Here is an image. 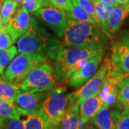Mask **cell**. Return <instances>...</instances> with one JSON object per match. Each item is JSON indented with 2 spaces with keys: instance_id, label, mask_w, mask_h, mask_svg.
I'll use <instances>...</instances> for the list:
<instances>
[{
  "instance_id": "cell-7",
  "label": "cell",
  "mask_w": 129,
  "mask_h": 129,
  "mask_svg": "<svg viewBox=\"0 0 129 129\" xmlns=\"http://www.w3.org/2000/svg\"><path fill=\"white\" fill-rule=\"evenodd\" d=\"M108 61L109 60L106 58L101 68H98L91 78L89 79L79 89L68 95L70 103H78L79 105L85 99L98 95V92L101 90L106 80Z\"/></svg>"
},
{
  "instance_id": "cell-28",
  "label": "cell",
  "mask_w": 129,
  "mask_h": 129,
  "mask_svg": "<svg viewBox=\"0 0 129 129\" xmlns=\"http://www.w3.org/2000/svg\"><path fill=\"white\" fill-rule=\"evenodd\" d=\"M13 42L9 34L6 32L5 26L3 25L0 29V49H6L12 46Z\"/></svg>"
},
{
  "instance_id": "cell-4",
  "label": "cell",
  "mask_w": 129,
  "mask_h": 129,
  "mask_svg": "<svg viewBox=\"0 0 129 129\" xmlns=\"http://www.w3.org/2000/svg\"><path fill=\"white\" fill-rule=\"evenodd\" d=\"M22 92H42L54 89L56 80L51 64L45 62L28 73L17 85Z\"/></svg>"
},
{
  "instance_id": "cell-24",
  "label": "cell",
  "mask_w": 129,
  "mask_h": 129,
  "mask_svg": "<svg viewBox=\"0 0 129 129\" xmlns=\"http://www.w3.org/2000/svg\"><path fill=\"white\" fill-rule=\"evenodd\" d=\"M72 3H73L72 8L69 12H65L68 17L81 22L96 24L92 17L86 12H85L80 6H78L75 2H72Z\"/></svg>"
},
{
  "instance_id": "cell-9",
  "label": "cell",
  "mask_w": 129,
  "mask_h": 129,
  "mask_svg": "<svg viewBox=\"0 0 129 129\" xmlns=\"http://www.w3.org/2000/svg\"><path fill=\"white\" fill-rule=\"evenodd\" d=\"M111 62L126 75H129V32H124L113 43Z\"/></svg>"
},
{
  "instance_id": "cell-6",
  "label": "cell",
  "mask_w": 129,
  "mask_h": 129,
  "mask_svg": "<svg viewBox=\"0 0 129 129\" xmlns=\"http://www.w3.org/2000/svg\"><path fill=\"white\" fill-rule=\"evenodd\" d=\"M63 92V88H55L42 102L41 109L49 120V129H59L60 123L68 107V95H66Z\"/></svg>"
},
{
  "instance_id": "cell-11",
  "label": "cell",
  "mask_w": 129,
  "mask_h": 129,
  "mask_svg": "<svg viewBox=\"0 0 129 129\" xmlns=\"http://www.w3.org/2000/svg\"><path fill=\"white\" fill-rule=\"evenodd\" d=\"M103 53L88 59L80 69L72 75L68 82L70 85L75 88H78L83 85L96 73L101 63Z\"/></svg>"
},
{
  "instance_id": "cell-35",
  "label": "cell",
  "mask_w": 129,
  "mask_h": 129,
  "mask_svg": "<svg viewBox=\"0 0 129 129\" xmlns=\"http://www.w3.org/2000/svg\"><path fill=\"white\" fill-rule=\"evenodd\" d=\"M125 8V14L127 15V17L128 16L129 14V0L128 1L127 4L124 6Z\"/></svg>"
},
{
  "instance_id": "cell-31",
  "label": "cell",
  "mask_w": 129,
  "mask_h": 129,
  "mask_svg": "<svg viewBox=\"0 0 129 129\" xmlns=\"http://www.w3.org/2000/svg\"><path fill=\"white\" fill-rule=\"evenodd\" d=\"M5 129H24L23 120L20 119H9Z\"/></svg>"
},
{
  "instance_id": "cell-30",
  "label": "cell",
  "mask_w": 129,
  "mask_h": 129,
  "mask_svg": "<svg viewBox=\"0 0 129 129\" xmlns=\"http://www.w3.org/2000/svg\"><path fill=\"white\" fill-rule=\"evenodd\" d=\"M50 2L55 7L62 9L65 12H69L73 6L70 0H50Z\"/></svg>"
},
{
  "instance_id": "cell-10",
  "label": "cell",
  "mask_w": 129,
  "mask_h": 129,
  "mask_svg": "<svg viewBox=\"0 0 129 129\" xmlns=\"http://www.w3.org/2000/svg\"><path fill=\"white\" fill-rule=\"evenodd\" d=\"M32 17L29 14L19 9L16 11L12 17L7 24L4 25L6 32L9 34L12 40L14 43L19 37L22 36L30 27Z\"/></svg>"
},
{
  "instance_id": "cell-40",
  "label": "cell",
  "mask_w": 129,
  "mask_h": 129,
  "mask_svg": "<svg viewBox=\"0 0 129 129\" xmlns=\"http://www.w3.org/2000/svg\"><path fill=\"white\" fill-rule=\"evenodd\" d=\"M70 1H71L72 2H76L77 0H70Z\"/></svg>"
},
{
  "instance_id": "cell-36",
  "label": "cell",
  "mask_w": 129,
  "mask_h": 129,
  "mask_svg": "<svg viewBox=\"0 0 129 129\" xmlns=\"http://www.w3.org/2000/svg\"><path fill=\"white\" fill-rule=\"evenodd\" d=\"M128 0H117L118 5H123V6H125V5H126L127 2H128Z\"/></svg>"
},
{
  "instance_id": "cell-2",
  "label": "cell",
  "mask_w": 129,
  "mask_h": 129,
  "mask_svg": "<svg viewBox=\"0 0 129 129\" xmlns=\"http://www.w3.org/2000/svg\"><path fill=\"white\" fill-rule=\"evenodd\" d=\"M103 45L62 47L55 59V72L60 80L69 82L72 75L83 67L88 59L103 53Z\"/></svg>"
},
{
  "instance_id": "cell-17",
  "label": "cell",
  "mask_w": 129,
  "mask_h": 129,
  "mask_svg": "<svg viewBox=\"0 0 129 129\" xmlns=\"http://www.w3.org/2000/svg\"><path fill=\"white\" fill-rule=\"evenodd\" d=\"M24 129H49L50 122L46 115L40 108L29 114L23 120Z\"/></svg>"
},
{
  "instance_id": "cell-15",
  "label": "cell",
  "mask_w": 129,
  "mask_h": 129,
  "mask_svg": "<svg viewBox=\"0 0 129 129\" xmlns=\"http://www.w3.org/2000/svg\"><path fill=\"white\" fill-rule=\"evenodd\" d=\"M126 17L124 6L120 5L114 6L107 20V37H113L119 30Z\"/></svg>"
},
{
  "instance_id": "cell-1",
  "label": "cell",
  "mask_w": 129,
  "mask_h": 129,
  "mask_svg": "<svg viewBox=\"0 0 129 129\" xmlns=\"http://www.w3.org/2000/svg\"><path fill=\"white\" fill-rule=\"evenodd\" d=\"M62 47L59 40L40 27L34 18L30 27L17 42V51L21 53H33L54 60Z\"/></svg>"
},
{
  "instance_id": "cell-14",
  "label": "cell",
  "mask_w": 129,
  "mask_h": 129,
  "mask_svg": "<svg viewBox=\"0 0 129 129\" xmlns=\"http://www.w3.org/2000/svg\"><path fill=\"white\" fill-rule=\"evenodd\" d=\"M103 105L98 95L85 99L78 105L80 121L83 123H88L95 117Z\"/></svg>"
},
{
  "instance_id": "cell-39",
  "label": "cell",
  "mask_w": 129,
  "mask_h": 129,
  "mask_svg": "<svg viewBox=\"0 0 129 129\" xmlns=\"http://www.w3.org/2000/svg\"><path fill=\"white\" fill-rule=\"evenodd\" d=\"M4 126L5 125H0V129H4Z\"/></svg>"
},
{
  "instance_id": "cell-3",
  "label": "cell",
  "mask_w": 129,
  "mask_h": 129,
  "mask_svg": "<svg viewBox=\"0 0 129 129\" xmlns=\"http://www.w3.org/2000/svg\"><path fill=\"white\" fill-rule=\"evenodd\" d=\"M107 37L96 24L81 22L68 17L61 44L63 47L105 45Z\"/></svg>"
},
{
  "instance_id": "cell-12",
  "label": "cell",
  "mask_w": 129,
  "mask_h": 129,
  "mask_svg": "<svg viewBox=\"0 0 129 129\" xmlns=\"http://www.w3.org/2000/svg\"><path fill=\"white\" fill-rule=\"evenodd\" d=\"M45 92H21L17 95L14 101V105L27 111L29 114L41 108L42 102L47 95Z\"/></svg>"
},
{
  "instance_id": "cell-37",
  "label": "cell",
  "mask_w": 129,
  "mask_h": 129,
  "mask_svg": "<svg viewBox=\"0 0 129 129\" xmlns=\"http://www.w3.org/2000/svg\"><path fill=\"white\" fill-rule=\"evenodd\" d=\"M0 125H5V120L0 117Z\"/></svg>"
},
{
  "instance_id": "cell-21",
  "label": "cell",
  "mask_w": 129,
  "mask_h": 129,
  "mask_svg": "<svg viewBox=\"0 0 129 129\" xmlns=\"http://www.w3.org/2000/svg\"><path fill=\"white\" fill-rule=\"evenodd\" d=\"M20 92L18 86L14 83L6 80L0 81V99L10 104H14V101Z\"/></svg>"
},
{
  "instance_id": "cell-13",
  "label": "cell",
  "mask_w": 129,
  "mask_h": 129,
  "mask_svg": "<svg viewBox=\"0 0 129 129\" xmlns=\"http://www.w3.org/2000/svg\"><path fill=\"white\" fill-rule=\"evenodd\" d=\"M119 115L120 112L111 111L108 106L103 105L90 123L98 129H115Z\"/></svg>"
},
{
  "instance_id": "cell-41",
  "label": "cell",
  "mask_w": 129,
  "mask_h": 129,
  "mask_svg": "<svg viewBox=\"0 0 129 129\" xmlns=\"http://www.w3.org/2000/svg\"><path fill=\"white\" fill-rule=\"evenodd\" d=\"M1 80H2V79H0V81H1Z\"/></svg>"
},
{
  "instance_id": "cell-19",
  "label": "cell",
  "mask_w": 129,
  "mask_h": 129,
  "mask_svg": "<svg viewBox=\"0 0 129 129\" xmlns=\"http://www.w3.org/2000/svg\"><path fill=\"white\" fill-rule=\"evenodd\" d=\"M27 111H24L14 104H10L0 99V117L5 119H20L22 115H28Z\"/></svg>"
},
{
  "instance_id": "cell-22",
  "label": "cell",
  "mask_w": 129,
  "mask_h": 129,
  "mask_svg": "<svg viewBox=\"0 0 129 129\" xmlns=\"http://www.w3.org/2000/svg\"><path fill=\"white\" fill-rule=\"evenodd\" d=\"M118 88V104L124 110H129V75L120 81Z\"/></svg>"
},
{
  "instance_id": "cell-25",
  "label": "cell",
  "mask_w": 129,
  "mask_h": 129,
  "mask_svg": "<svg viewBox=\"0 0 129 129\" xmlns=\"http://www.w3.org/2000/svg\"><path fill=\"white\" fill-rule=\"evenodd\" d=\"M18 51L17 47L11 46L6 49H0V72L1 75L4 73L7 66L12 62V60L17 55Z\"/></svg>"
},
{
  "instance_id": "cell-16",
  "label": "cell",
  "mask_w": 129,
  "mask_h": 129,
  "mask_svg": "<svg viewBox=\"0 0 129 129\" xmlns=\"http://www.w3.org/2000/svg\"><path fill=\"white\" fill-rule=\"evenodd\" d=\"M83 124L80 120L78 104L69 103L59 129H81Z\"/></svg>"
},
{
  "instance_id": "cell-20",
  "label": "cell",
  "mask_w": 129,
  "mask_h": 129,
  "mask_svg": "<svg viewBox=\"0 0 129 129\" xmlns=\"http://www.w3.org/2000/svg\"><path fill=\"white\" fill-rule=\"evenodd\" d=\"M94 5L96 15L99 21V27L107 37V20L114 6L103 4L98 0H91Z\"/></svg>"
},
{
  "instance_id": "cell-43",
  "label": "cell",
  "mask_w": 129,
  "mask_h": 129,
  "mask_svg": "<svg viewBox=\"0 0 129 129\" xmlns=\"http://www.w3.org/2000/svg\"><path fill=\"white\" fill-rule=\"evenodd\" d=\"M0 74H1V72H0Z\"/></svg>"
},
{
  "instance_id": "cell-34",
  "label": "cell",
  "mask_w": 129,
  "mask_h": 129,
  "mask_svg": "<svg viewBox=\"0 0 129 129\" xmlns=\"http://www.w3.org/2000/svg\"><path fill=\"white\" fill-rule=\"evenodd\" d=\"M81 129H98L92 127L91 125H87V123H84V124L82 125V128Z\"/></svg>"
},
{
  "instance_id": "cell-27",
  "label": "cell",
  "mask_w": 129,
  "mask_h": 129,
  "mask_svg": "<svg viewBox=\"0 0 129 129\" xmlns=\"http://www.w3.org/2000/svg\"><path fill=\"white\" fill-rule=\"evenodd\" d=\"M115 129H129V110H123L120 113Z\"/></svg>"
},
{
  "instance_id": "cell-8",
  "label": "cell",
  "mask_w": 129,
  "mask_h": 129,
  "mask_svg": "<svg viewBox=\"0 0 129 129\" xmlns=\"http://www.w3.org/2000/svg\"><path fill=\"white\" fill-rule=\"evenodd\" d=\"M34 14L46 24L57 37L62 38L68 20L65 12L53 6H49L38 9L34 12Z\"/></svg>"
},
{
  "instance_id": "cell-33",
  "label": "cell",
  "mask_w": 129,
  "mask_h": 129,
  "mask_svg": "<svg viewBox=\"0 0 129 129\" xmlns=\"http://www.w3.org/2000/svg\"><path fill=\"white\" fill-rule=\"evenodd\" d=\"M99 2H101L103 4H106V5H111L113 6H116L118 5L117 0H98Z\"/></svg>"
},
{
  "instance_id": "cell-18",
  "label": "cell",
  "mask_w": 129,
  "mask_h": 129,
  "mask_svg": "<svg viewBox=\"0 0 129 129\" xmlns=\"http://www.w3.org/2000/svg\"><path fill=\"white\" fill-rule=\"evenodd\" d=\"M118 85L105 81L98 95L101 98L104 105L110 107L115 106L116 103H118Z\"/></svg>"
},
{
  "instance_id": "cell-26",
  "label": "cell",
  "mask_w": 129,
  "mask_h": 129,
  "mask_svg": "<svg viewBox=\"0 0 129 129\" xmlns=\"http://www.w3.org/2000/svg\"><path fill=\"white\" fill-rule=\"evenodd\" d=\"M75 2L78 6H80L85 12H86L95 21L97 25L99 27V21L97 17L95 7L92 1L91 0H77Z\"/></svg>"
},
{
  "instance_id": "cell-29",
  "label": "cell",
  "mask_w": 129,
  "mask_h": 129,
  "mask_svg": "<svg viewBox=\"0 0 129 129\" xmlns=\"http://www.w3.org/2000/svg\"><path fill=\"white\" fill-rule=\"evenodd\" d=\"M21 9H23L28 14L34 13L38 9H41L40 5L36 0H24Z\"/></svg>"
},
{
  "instance_id": "cell-5",
  "label": "cell",
  "mask_w": 129,
  "mask_h": 129,
  "mask_svg": "<svg viewBox=\"0 0 129 129\" xmlns=\"http://www.w3.org/2000/svg\"><path fill=\"white\" fill-rule=\"evenodd\" d=\"M47 60V57L45 56L22 52L12 60L2 74V78L6 81L17 85L28 73Z\"/></svg>"
},
{
  "instance_id": "cell-32",
  "label": "cell",
  "mask_w": 129,
  "mask_h": 129,
  "mask_svg": "<svg viewBox=\"0 0 129 129\" xmlns=\"http://www.w3.org/2000/svg\"><path fill=\"white\" fill-rule=\"evenodd\" d=\"M36 1L39 3V5H40L41 8L49 7V6H51V5H52L50 2V0H36Z\"/></svg>"
},
{
  "instance_id": "cell-38",
  "label": "cell",
  "mask_w": 129,
  "mask_h": 129,
  "mask_svg": "<svg viewBox=\"0 0 129 129\" xmlns=\"http://www.w3.org/2000/svg\"><path fill=\"white\" fill-rule=\"evenodd\" d=\"M14 2H16L17 3H18L19 5H21V4H22V2H23L24 0H13Z\"/></svg>"
},
{
  "instance_id": "cell-23",
  "label": "cell",
  "mask_w": 129,
  "mask_h": 129,
  "mask_svg": "<svg viewBox=\"0 0 129 129\" xmlns=\"http://www.w3.org/2000/svg\"><path fill=\"white\" fill-rule=\"evenodd\" d=\"M19 5L18 3L13 0H4L2 2L0 7V15L3 25L8 23L17 10Z\"/></svg>"
},
{
  "instance_id": "cell-42",
  "label": "cell",
  "mask_w": 129,
  "mask_h": 129,
  "mask_svg": "<svg viewBox=\"0 0 129 129\" xmlns=\"http://www.w3.org/2000/svg\"><path fill=\"white\" fill-rule=\"evenodd\" d=\"M0 79H2V78H1V77H0Z\"/></svg>"
}]
</instances>
